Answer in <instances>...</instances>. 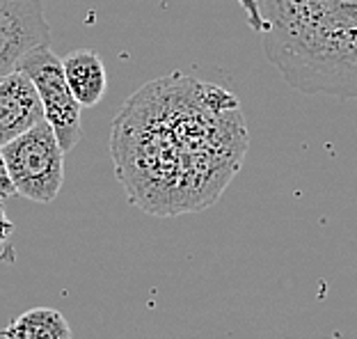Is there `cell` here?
I'll return each instance as SVG.
<instances>
[{
    "instance_id": "6da1fadb",
    "label": "cell",
    "mask_w": 357,
    "mask_h": 339,
    "mask_svg": "<svg viewBox=\"0 0 357 339\" xmlns=\"http://www.w3.org/2000/svg\"><path fill=\"white\" fill-rule=\"evenodd\" d=\"M248 147L236 96L178 71L133 92L110 128L112 165L128 202L160 218L213 206Z\"/></svg>"
},
{
    "instance_id": "7a4b0ae2",
    "label": "cell",
    "mask_w": 357,
    "mask_h": 339,
    "mask_svg": "<svg viewBox=\"0 0 357 339\" xmlns=\"http://www.w3.org/2000/svg\"><path fill=\"white\" fill-rule=\"evenodd\" d=\"M264 51L303 94L357 99V0H259Z\"/></svg>"
},
{
    "instance_id": "3957f363",
    "label": "cell",
    "mask_w": 357,
    "mask_h": 339,
    "mask_svg": "<svg viewBox=\"0 0 357 339\" xmlns=\"http://www.w3.org/2000/svg\"><path fill=\"white\" fill-rule=\"evenodd\" d=\"M16 195L51 204L64 181V151L46 119L0 149Z\"/></svg>"
},
{
    "instance_id": "277c9868",
    "label": "cell",
    "mask_w": 357,
    "mask_h": 339,
    "mask_svg": "<svg viewBox=\"0 0 357 339\" xmlns=\"http://www.w3.org/2000/svg\"><path fill=\"white\" fill-rule=\"evenodd\" d=\"M19 71H23L35 85L44 119L67 154L83 138V106L74 99L64 80L62 60L51 51V46H39L19 62Z\"/></svg>"
},
{
    "instance_id": "5b68a950",
    "label": "cell",
    "mask_w": 357,
    "mask_h": 339,
    "mask_svg": "<svg viewBox=\"0 0 357 339\" xmlns=\"http://www.w3.org/2000/svg\"><path fill=\"white\" fill-rule=\"evenodd\" d=\"M39 46H51L42 0H0V80Z\"/></svg>"
},
{
    "instance_id": "8992f818",
    "label": "cell",
    "mask_w": 357,
    "mask_h": 339,
    "mask_svg": "<svg viewBox=\"0 0 357 339\" xmlns=\"http://www.w3.org/2000/svg\"><path fill=\"white\" fill-rule=\"evenodd\" d=\"M42 119V101L23 71L16 69L0 80V149Z\"/></svg>"
},
{
    "instance_id": "52a82bcc",
    "label": "cell",
    "mask_w": 357,
    "mask_h": 339,
    "mask_svg": "<svg viewBox=\"0 0 357 339\" xmlns=\"http://www.w3.org/2000/svg\"><path fill=\"white\" fill-rule=\"evenodd\" d=\"M60 60L64 80L80 106L92 108L101 103L108 90V74H105L101 55L92 48H76Z\"/></svg>"
},
{
    "instance_id": "ba28073f",
    "label": "cell",
    "mask_w": 357,
    "mask_h": 339,
    "mask_svg": "<svg viewBox=\"0 0 357 339\" xmlns=\"http://www.w3.org/2000/svg\"><path fill=\"white\" fill-rule=\"evenodd\" d=\"M5 339H74L69 321L60 310L35 308L19 314L3 330Z\"/></svg>"
},
{
    "instance_id": "9c48e42d",
    "label": "cell",
    "mask_w": 357,
    "mask_h": 339,
    "mask_svg": "<svg viewBox=\"0 0 357 339\" xmlns=\"http://www.w3.org/2000/svg\"><path fill=\"white\" fill-rule=\"evenodd\" d=\"M238 5L243 7V12H245V16H248V26L255 32H259V35H268L271 26H268V21L264 19L261 7H259V0H238Z\"/></svg>"
},
{
    "instance_id": "30bf717a",
    "label": "cell",
    "mask_w": 357,
    "mask_h": 339,
    "mask_svg": "<svg viewBox=\"0 0 357 339\" xmlns=\"http://www.w3.org/2000/svg\"><path fill=\"white\" fill-rule=\"evenodd\" d=\"M12 234H14V223L10 220V216H7L3 197H0V248H3L7 241H10Z\"/></svg>"
},
{
    "instance_id": "8fae6325",
    "label": "cell",
    "mask_w": 357,
    "mask_h": 339,
    "mask_svg": "<svg viewBox=\"0 0 357 339\" xmlns=\"http://www.w3.org/2000/svg\"><path fill=\"white\" fill-rule=\"evenodd\" d=\"M14 195V188H12V181L7 176V170H5V160L3 154H0V197H12Z\"/></svg>"
},
{
    "instance_id": "7c38bea8",
    "label": "cell",
    "mask_w": 357,
    "mask_h": 339,
    "mask_svg": "<svg viewBox=\"0 0 357 339\" xmlns=\"http://www.w3.org/2000/svg\"><path fill=\"white\" fill-rule=\"evenodd\" d=\"M328 339H342V337H328Z\"/></svg>"
}]
</instances>
